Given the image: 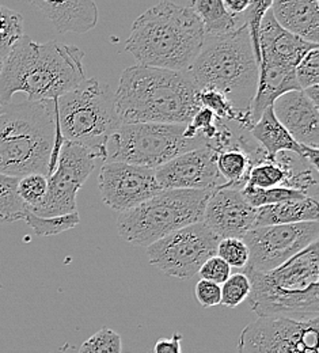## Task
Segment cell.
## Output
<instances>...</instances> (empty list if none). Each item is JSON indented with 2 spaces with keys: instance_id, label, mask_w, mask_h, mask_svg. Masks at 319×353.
<instances>
[{
  "instance_id": "cell-1",
  "label": "cell",
  "mask_w": 319,
  "mask_h": 353,
  "mask_svg": "<svg viewBox=\"0 0 319 353\" xmlns=\"http://www.w3.org/2000/svg\"><path fill=\"white\" fill-rule=\"evenodd\" d=\"M83 57L78 46L23 36L1 65L0 103H10L17 92H25L28 101L59 99L86 81Z\"/></svg>"
},
{
  "instance_id": "cell-2",
  "label": "cell",
  "mask_w": 319,
  "mask_h": 353,
  "mask_svg": "<svg viewBox=\"0 0 319 353\" xmlns=\"http://www.w3.org/2000/svg\"><path fill=\"white\" fill-rule=\"evenodd\" d=\"M114 92L123 124H187L201 108L198 88L178 71L132 65Z\"/></svg>"
},
{
  "instance_id": "cell-3",
  "label": "cell",
  "mask_w": 319,
  "mask_h": 353,
  "mask_svg": "<svg viewBox=\"0 0 319 353\" xmlns=\"http://www.w3.org/2000/svg\"><path fill=\"white\" fill-rule=\"evenodd\" d=\"M204 36L200 18L189 7L161 1L134 22L125 49L138 65L187 72Z\"/></svg>"
},
{
  "instance_id": "cell-4",
  "label": "cell",
  "mask_w": 319,
  "mask_h": 353,
  "mask_svg": "<svg viewBox=\"0 0 319 353\" xmlns=\"http://www.w3.org/2000/svg\"><path fill=\"white\" fill-rule=\"evenodd\" d=\"M59 130L56 101L0 103V174L48 178Z\"/></svg>"
},
{
  "instance_id": "cell-5",
  "label": "cell",
  "mask_w": 319,
  "mask_h": 353,
  "mask_svg": "<svg viewBox=\"0 0 319 353\" xmlns=\"http://www.w3.org/2000/svg\"><path fill=\"white\" fill-rule=\"evenodd\" d=\"M198 91L222 94L242 114H250L260 65L254 57L247 25L219 36H204L201 50L186 72Z\"/></svg>"
},
{
  "instance_id": "cell-6",
  "label": "cell",
  "mask_w": 319,
  "mask_h": 353,
  "mask_svg": "<svg viewBox=\"0 0 319 353\" xmlns=\"http://www.w3.org/2000/svg\"><path fill=\"white\" fill-rule=\"evenodd\" d=\"M243 273L251 285L250 309L258 316H318V242L274 270L243 269Z\"/></svg>"
},
{
  "instance_id": "cell-7",
  "label": "cell",
  "mask_w": 319,
  "mask_h": 353,
  "mask_svg": "<svg viewBox=\"0 0 319 353\" xmlns=\"http://www.w3.org/2000/svg\"><path fill=\"white\" fill-rule=\"evenodd\" d=\"M56 105L63 139L105 161L109 139L123 125L112 88L94 78L86 79L56 99Z\"/></svg>"
},
{
  "instance_id": "cell-8",
  "label": "cell",
  "mask_w": 319,
  "mask_h": 353,
  "mask_svg": "<svg viewBox=\"0 0 319 353\" xmlns=\"http://www.w3.org/2000/svg\"><path fill=\"white\" fill-rule=\"evenodd\" d=\"M214 190H161L135 208L119 214L117 231L123 241L148 248L186 225L203 221Z\"/></svg>"
},
{
  "instance_id": "cell-9",
  "label": "cell",
  "mask_w": 319,
  "mask_h": 353,
  "mask_svg": "<svg viewBox=\"0 0 319 353\" xmlns=\"http://www.w3.org/2000/svg\"><path fill=\"white\" fill-rule=\"evenodd\" d=\"M208 145L190 139L186 124H123L106 144L103 162H124L158 169L185 152Z\"/></svg>"
},
{
  "instance_id": "cell-10",
  "label": "cell",
  "mask_w": 319,
  "mask_h": 353,
  "mask_svg": "<svg viewBox=\"0 0 319 353\" xmlns=\"http://www.w3.org/2000/svg\"><path fill=\"white\" fill-rule=\"evenodd\" d=\"M218 238L203 221L186 225L145 248L148 263L162 273L187 280L216 256Z\"/></svg>"
},
{
  "instance_id": "cell-11",
  "label": "cell",
  "mask_w": 319,
  "mask_h": 353,
  "mask_svg": "<svg viewBox=\"0 0 319 353\" xmlns=\"http://www.w3.org/2000/svg\"><path fill=\"white\" fill-rule=\"evenodd\" d=\"M319 318L258 316L240 333L238 353H319Z\"/></svg>"
},
{
  "instance_id": "cell-12",
  "label": "cell",
  "mask_w": 319,
  "mask_h": 353,
  "mask_svg": "<svg viewBox=\"0 0 319 353\" xmlns=\"http://www.w3.org/2000/svg\"><path fill=\"white\" fill-rule=\"evenodd\" d=\"M318 221L251 228L242 241L249 249L245 269L269 272L318 242Z\"/></svg>"
},
{
  "instance_id": "cell-13",
  "label": "cell",
  "mask_w": 319,
  "mask_h": 353,
  "mask_svg": "<svg viewBox=\"0 0 319 353\" xmlns=\"http://www.w3.org/2000/svg\"><path fill=\"white\" fill-rule=\"evenodd\" d=\"M96 155L85 147L65 141L60 150L54 172L48 176L44 201L29 210L40 218L63 216L78 212L76 196L95 168Z\"/></svg>"
},
{
  "instance_id": "cell-14",
  "label": "cell",
  "mask_w": 319,
  "mask_h": 353,
  "mask_svg": "<svg viewBox=\"0 0 319 353\" xmlns=\"http://www.w3.org/2000/svg\"><path fill=\"white\" fill-rule=\"evenodd\" d=\"M98 186L103 203L119 214L135 208L162 190L154 169L124 162H103Z\"/></svg>"
},
{
  "instance_id": "cell-15",
  "label": "cell",
  "mask_w": 319,
  "mask_h": 353,
  "mask_svg": "<svg viewBox=\"0 0 319 353\" xmlns=\"http://www.w3.org/2000/svg\"><path fill=\"white\" fill-rule=\"evenodd\" d=\"M163 190H215L225 185L216 168V151L201 147L172 159L155 169Z\"/></svg>"
},
{
  "instance_id": "cell-16",
  "label": "cell",
  "mask_w": 319,
  "mask_h": 353,
  "mask_svg": "<svg viewBox=\"0 0 319 353\" xmlns=\"http://www.w3.org/2000/svg\"><path fill=\"white\" fill-rule=\"evenodd\" d=\"M256 208H253L240 189L220 186L209 197L203 223L220 239H242L256 227Z\"/></svg>"
},
{
  "instance_id": "cell-17",
  "label": "cell",
  "mask_w": 319,
  "mask_h": 353,
  "mask_svg": "<svg viewBox=\"0 0 319 353\" xmlns=\"http://www.w3.org/2000/svg\"><path fill=\"white\" fill-rule=\"evenodd\" d=\"M319 106L314 105L303 90L289 91L272 105L274 117L300 145L318 148Z\"/></svg>"
},
{
  "instance_id": "cell-18",
  "label": "cell",
  "mask_w": 319,
  "mask_h": 353,
  "mask_svg": "<svg viewBox=\"0 0 319 353\" xmlns=\"http://www.w3.org/2000/svg\"><path fill=\"white\" fill-rule=\"evenodd\" d=\"M317 48L318 45L307 43L280 28L271 8L268 10L260 28L261 61H271L289 68H296L300 60L310 50Z\"/></svg>"
},
{
  "instance_id": "cell-19",
  "label": "cell",
  "mask_w": 319,
  "mask_h": 353,
  "mask_svg": "<svg viewBox=\"0 0 319 353\" xmlns=\"http://www.w3.org/2000/svg\"><path fill=\"white\" fill-rule=\"evenodd\" d=\"M50 19L61 34H86L98 23V8L92 0L70 1H32Z\"/></svg>"
},
{
  "instance_id": "cell-20",
  "label": "cell",
  "mask_w": 319,
  "mask_h": 353,
  "mask_svg": "<svg viewBox=\"0 0 319 353\" xmlns=\"http://www.w3.org/2000/svg\"><path fill=\"white\" fill-rule=\"evenodd\" d=\"M271 11L280 28L307 43L318 45V0H277L272 1Z\"/></svg>"
},
{
  "instance_id": "cell-21",
  "label": "cell",
  "mask_w": 319,
  "mask_h": 353,
  "mask_svg": "<svg viewBox=\"0 0 319 353\" xmlns=\"http://www.w3.org/2000/svg\"><path fill=\"white\" fill-rule=\"evenodd\" d=\"M296 90L300 88L296 82L295 68L271 61H261L257 92L250 108L251 124L254 125L260 120L265 109L272 106L278 97Z\"/></svg>"
},
{
  "instance_id": "cell-22",
  "label": "cell",
  "mask_w": 319,
  "mask_h": 353,
  "mask_svg": "<svg viewBox=\"0 0 319 353\" xmlns=\"http://www.w3.org/2000/svg\"><path fill=\"white\" fill-rule=\"evenodd\" d=\"M251 137L264 148L268 158L274 159L280 152H292L302 158L303 145L287 132L274 117L272 106L267 108L260 120L249 130Z\"/></svg>"
},
{
  "instance_id": "cell-23",
  "label": "cell",
  "mask_w": 319,
  "mask_h": 353,
  "mask_svg": "<svg viewBox=\"0 0 319 353\" xmlns=\"http://www.w3.org/2000/svg\"><path fill=\"white\" fill-rule=\"evenodd\" d=\"M318 200L306 197L257 208L256 227L318 221Z\"/></svg>"
},
{
  "instance_id": "cell-24",
  "label": "cell",
  "mask_w": 319,
  "mask_h": 353,
  "mask_svg": "<svg viewBox=\"0 0 319 353\" xmlns=\"http://www.w3.org/2000/svg\"><path fill=\"white\" fill-rule=\"evenodd\" d=\"M187 7L200 18L205 36L227 34L245 23L243 14L231 15L222 0H193Z\"/></svg>"
},
{
  "instance_id": "cell-25",
  "label": "cell",
  "mask_w": 319,
  "mask_h": 353,
  "mask_svg": "<svg viewBox=\"0 0 319 353\" xmlns=\"http://www.w3.org/2000/svg\"><path fill=\"white\" fill-rule=\"evenodd\" d=\"M19 178L0 174V223L23 221L28 207L18 196Z\"/></svg>"
},
{
  "instance_id": "cell-26",
  "label": "cell",
  "mask_w": 319,
  "mask_h": 353,
  "mask_svg": "<svg viewBox=\"0 0 319 353\" xmlns=\"http://www.w3.org/2000/svg\"><path fill=\"white\" fill-rule=\"evenodd\" d=\"M23 36L22 15L0 4V65H3L12 46Z\"/></svg>"
},
{
  "instance_id": "cell-27",
  "label": "cell",
  "mask_w": 319,
  "mask_h": 353,
  "mask_svg": "<svg viewBox=\"0 0 319 353\" xmlns=\"http://www.w3.org/2000/svg\"><path fill=\"white\" fill-rule=\"evenodd\" d=\"M243 197L246 199V201L253 207V208H261L265 205H274L278 203H284L288 200H299V199H306L307 196L296 192V190H291V189H285V188H272V189H258L250 185H246L242 189Z\"/></svg>"
},
{
  "instance_id": "cell-28",
  "label": "cell",
  "mask_w": 319,
  "mask_h": 353,
  "mask_svg": "<svg viewBox=\"0 0 319 353\" xmlns=\"http://www.w3.org/2000/svg\"><path fill=\"white\" fill-rule=\"evenodd\" d=\"M23 221H26V224L37 235L52 236L76 227L81 223V218H79V212H74L63 216H53V218H40L28 210Z\"/></svg>"
},
{
  "instance_id": "cell-29",
  "label": "cell",
  "mask_w": 319,
  "mask_h": 353,
  "mask_svg": "<svg viewBox=\"0 0 319 353\" xmlns=\"http://www.w3.org/2000/svg\"><path fill=\"white\" fill-rule=\"evenodd\" d=\"M222 288V301L220 305L235 309L242 305L246 299H249L251 285L250 280L245 273H234L220 285Z\"/></svg>"
},
{
  "instance_id": "cell-30",
  "label": "cell",
  "mask_w": 319,
  "mask_h": 353,
  "mask_svg": "<svg viewBox=\"0 0 319 353\" xmlns=\"http://www.w3.org/2000/svg\"><path fill=\"white\" fill-rule=\"evenodd\" d=\"M271 7H272L271 0L251 1L249 8L242 15L243 22L247 25L253 53H254V57H256L258 65H260V61H261V56H260V28H261V22H263L265 14L268 12V10Z\"/></svg>"
},
{
  "instance_id": "cell-31",
  "label": "cell",
  "mask_w": 319,
  "mask_h": 353,
  "mask_svg": "<svg viewBox=\"0 0 319 353\" xmlns=\"http://www.w3.org/2000/svg\"><path fill=\"white\" fill-rule=\"evenodd\" d=\"M46 190L48 178L45 176L30 174L22 176L18 181V196L28 207V210H33L44 201Z\"/></svg>"
},
{
  "instance_id": "cell-32",
  "label": "cell",
  "mask_w": 319,
  "mask_h": 353,
  "mask_svg": "<svg viewBox=\"0 0 319 353\" xmlns=\"http://www.w3.org/2000/svg\"><path fill=\"white\" fill-rule=\"evenodd\" d=\"M121 336L110 327H102L82 345L79 353H121Z\"/></svg>"
},
{
  "instance_id": "cell-33",
  "label": "cell",
  "mask_w": 319,
  "mask_h": 353,
  "mask_svg": "<svg viewBox=\"0 0 319 353\" xmlns=\"http://www.w3.org/2000/svg\"><path fill=\"white\" fill-rule=\"evenodd\" d=\"M216 256L231 268L245 269L249 263V249L245 242L238 238L220 239L216 248Z\"/></svg>"
},
{
  "instance_id": "cell-34",
  "label": "cell",
  "mask_w": 319,
  "mask_h": 353,
  "mask_svg": "<svg viewBox=\"0 0 319 353\" xmlns=\"http://www.w3.org/2000/svg\"><path fill=\"white\" fill-rule=\"evenodd\" d=\"M296 82L300 90L319 86V49L310 50L295 68Z\"/></svg>"
},
{
  "instance_id": "cell-35",
  "label": "cell",
  "mask_w": 319,
  "mask_h": 353,
  "mask_svg": "<svg viewBox=\"0 0 319 353\" xmlns=\"http://www.w3.org/2000/svg\"><path fill=\"white\" fill-rule=\"evenodd\" d=\"M198 274L201 280L212 281L222 285L231 276V266L218 256H214L203 264L198 270Z\"/></svg>"
},
{
  "instance_id": "cell-36",
  "label": "cell",
  "mask_w": 319,
  "mask_h": 353,
  "mask_svg": "<svg viewBox=\"0 0 319 353\" xmlns=\"http://www.w3.org/2000/svg\"><path fill=\"white\" fill-rule=\"evenodd\" d=\"M196 299L198 305L204 309H211L215 306L220 305L222 301V288L219 284L207 281V280H200L196 284Z\"/></svg>"
},
{
  "instance_id": "cell-37",
  "label": "cell",
  "mask_w": 319,
  "mask_h": 353,
  "mask_svg": "<svg viewBox=\"0 0 319 353\" xmlns=\"http://www.w3.org/2000/svg\"><path fill=\"white\" fill-rule=\"evenodd\" d=\"M183 334L174 333L170 339H161L155 343L152 353H183L181 351Z\"/></svg>"
},
{
  "instance_id": "cell-38",
  "label": "cell",
  "mask_w": 319,
  "mask_h": 353,
  "mask_svg": "<svg viewBox=\"0 0 319 353\" xmlns=\"http://www.w3.org/2000/svg\"><path fill=\"white\" fill-rule=\"evenodd\" d=\"M225 8L231 15H242L250 6V0H222Z\"/></svg>"
},
{
  "instance_id": "cell-39",
  "label": "cell",
  "mask_w": 319,
  "mask_h": 353,
  "mask_svg": "<svg viewBox=\"0 0 319 353\" xmlns=\"http://www.w3.org/2000/svg\"><path fill=\"white\" fill-rule=\"evenodd\" d=\"M303 91H305V94L309 97V99H310L314 105L319 106V86L306 88V90H303Z\"/></svg>"
},
{
  "instance_id": "cell-40",
  "label": "cell",
  "mask_w": 319,
  "mask_h": 353,
  "mask_svg": "<svg viewBox=\"0 0 319 353\" xmlns=\"http://www.w3.org/2000/svg\"><path fill=\"white\" fill-rule=\"evenodd\" d=\"M0 70H1V65H0Z\"/></svg>"
}]
</instances>
